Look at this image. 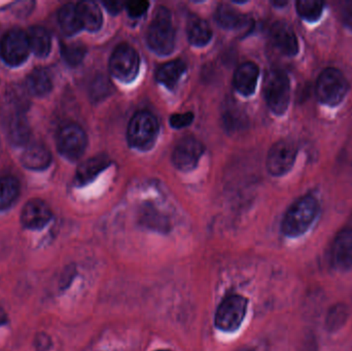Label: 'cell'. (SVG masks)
Listing matches in <instances>:
<instances>
[{"instance_id":"1","label":"cell","mask_w":352,"mask_h":351,"mask_svg":"<svg viewBox=\"0 0 352 351\" xmlns=\"http://www.w3.org/2000/svg\"><path fill=\"white\" fill-rule=\"evenodd\" d=\"M320 214V204L312 195H305L292 204L281 223V232L287 238L305 235Z\"/></svg>"},{"instance_id":"2","label":"cell","mask_w":352,"mask_h":351,"mask_svg":"<svg viewBox=\"0 0 352 351\" xmlns=\"http://www.w3.org/2000/svg\"><path fill=\"white\" fill-rule=\"evenodd\" d=\"M146 41L150 49L157 55L168 56L175 51V30L168 8L159 6L155 10Z\"/></svg>"},{"instance_id":"3","label":"cell","mask_w":352,"mask_h":351,"mask_svg":"<svg viewBox=\"0 0 352 351\" xmlns=\"http://www.w3.org/2000/svg\"><path fill=\"white\" fill-rule=\"evenodd\" d=\"M248 299L242 295L228 294L215 311V328L223 333H236L248 315Z\"/></svg>"},{"instance_id":"4","label":"cell","mask_w":352,"mask_h":351,"mask_svg":"<svg viewBox=\"0 0 352 351\" xmlns=\"http://www.w3.org/2000/svg\"><path fill=\"white\" fill-rule=\"evenodd\" d=\"M349 90L344 74L334 67H328L320 74L316 82L318 101L328 106H336L342 102Z\"/></svg>"},{"instance_id":"5","label":"cell","mask_w":352,"mask_h":351,"mask_svg":"<svg viewBox=\"0 0 352 351\" xmlns=\"http://www.w3.org/2000/svg\"><path fill=\"white\" fill-rule=\"evenodd\" d=\"M128 141L132 148L148 150L154 146L159 135V123L148 111L135 113L128 127Z\"/></svg>"},{"instance_id":"6","label":"cell","mask_w":352,"mask_h":351,"mask_svg":"<svg viewBox=\"0 0 352 351\" xmlns=\"http://www.w3.org/2000/svg\"><path fill=\"white\" fill-rule=\"evenodd\" d=\"M264 94L269 109L275 115H283L289 109L291 99V84L287 74L280 69L271 70L265 80Z\"/></svg>"},{"instance_id":"7","label":"cell","mask_w":352,"mask_h":351,"mask_svg":"<svg viewBox=\"0 0 352 351\" xmlns=\"http://www.w3.org/2000/svg\"><path fill=\"white\" fill-rule=\"evenodd\" d=\"M140 60L138 52L127 43L116 47L109 60V70L117 80L131 82L140 71Z\"/></svg>"},{"instance_id":"8","label":"cell","mask_w":352,"mask_h":351,"mask_svg":"<svg viewBox=\"0 0 352 351\" xmlns=\"http://www.w3.org/2000/svg\"><path fill=\"white\" fill-rule=\"evenodd\" d=\"M27 32L20 28H12L4 34L0 43V57L4 63L18 67L26 62L30 54Z\"/></svg>"},{"instance_id":"9","label":"cell","mask_w":352,"mask_h":351,"mask_svg":"<svg viewBox=\"0 0 352 351\" xmlns=\"http://www.w3.org/2000/svg\"><path fill=\"white\" fill-rule=\"evenodd\" d=\"M87 144L86 132L76 124H67L58 132V150L67 160L78 161L84 155Z\"/></svg>"},{"instance_id":"10","label":"cell","mask_w":352,"mask_h":351,"mask_svg":"<svg viewBox=\"0 0 352 351\" xmlns=\"http://www.w3.org/2000/svg\"><path fill=\"white\" fill-rule=\"evenodd\" d=\"M298 148L289 140L276 142L269 150L267 168L274 177H281L289 172L295 164Z\"/></svg>"},{"instance_id":"11","label":"cell","mask_w":352,"mask_h":351,"mask_svg":"<svg viewBox=\"0 0 352 351\" xmlns=\"http://www.w3.org/2000/svg\"><path fill=\"white\" fill-rule=\"evenodd\" d=\"M204 152V146L196 138L192 136L182 138L176 144L173 150V164L178 170L184 172L192 171V169L196 168Z\"/></svg>"},{"instance_id":"12","label":"cell","mask_w":352,"mask_h":351,"mask_svg":"<svg viewBox=\"0 0 352 351\" xmlns=\"http://www.w3.org/2000/svg\"><path fill=\"white\" fill-rule=\"evenodd\" d=\"M331 264L338 272L352 269V229H342L335 237L331 247Z\"/></svg>"},{"instance_id":"13","label":"cell","mask_w":352,"mask_h":351,"mask_svg":"<svg viewBox=\"0 0 352 351\" xmlns=\"http://www.w3.org/2000/svg\"><path fill=\"white\" fill-rule=\"evenodd\" d=\"M53 218L51 208L41 199L27 202L21 214V223L28 230H41Z\"/></svg>"},{"instance_id":"14","label":"cell","mask_w":352,"mask_h":351,"mask_svg":"<svg viewBox=\"0 0 352 351\" xmlns=\"http://www.w3.org/2000/svg\"><path fill=\"white\" fill-rule=\"evenodd\" d=\"M270 38L273 45L289 57L299 53V41L294 29L283 21L275 22L270 28Z\"/></svg>"},{"instance_id":"15","label":"cell","mask_w":352,"mask_h":351,"mask_svg":"<svg viewBox=\"0 0 352 351\" xmlns=\"http://www.w3.org/2000/svg\"><path fill=\"white\" fill-rule=\"evenodd\" d=\"M111 165L109 157L104 155L93 157L80 165L74 177L76 187H85L92 183L102 171Z\"/></svg>"},{"instance_id":"16","label":"cell","mask_w":352,"mask_h":351,"mask_svg":"<svg viewBox=\"0 0 352 351\" xmlns=\"http://www.w3.org/2000/svg\"><path fill=\"white\" fill-rule=\"evenodd\" d=\"M260 69L254 62H245L240 65L234 74V87L243 95L250 96L256 91Z\"/></svg>"},{"instance_id":"17","label":"cell","mask_w":352,"mask_h":351,"mask_svg":"<svg viewBox=\"0 0 352 351\" xmlns=\"http://www.w3.org/2000/svg\"><path fill=\"white\" fill-rule=\"evenodd\" d=\"M21 162L29 170L43 171L51 165L52 154L43 144H33L24 150Z\"/></svg>"},{"instance_id":"18","label":"cell","mask_w":352,"mask_h":351,"mask_svg":"<svg viewBox=\"0 0 352 351\" xmlns=\"http://www.w3.org/2000/svg\"><path fill=\"white\" fill-rule=\"evenodd\" d=\"M76 10L82 29H86L90 32H96L101 28L103 23L102 12L95 2H78L76 4Z\"/></svg>"},{"instance_id":"19","label":"cell","mask_w":352,"mask_h":351,"mask_svg":"<svg viewBox=\"0 0 352 351\" xmlns=\"http://www.w3.org/2000/svg\"><path fill=\"white\" fill-rule=\"evenodd\" d=\"M215 21L219 26L229 30L242 29L244 26H250V21L238 10L228 4H219L215 10Z\"/></svg>"},{"instance_id":"20","label":"cell","mask_w":352,"mask_h":351,"mask_svg":"<svg viewBox=\"0 0 352 351\" xmlns=\"http://www.w3.org/2000/svg\"><path fill=\"white\" fill-rule=\"evenodd\" d=\"M30 51L36 57L45 58L50 55L52 49V37L49 31L41 26H33L27 32Z\"/></svg>"},{"instance_id":"21","label":"cell","mask_w":352,"mask_h":351,"mask_svg":"<svg viewBox=\"0 0 352 351\" xmlns=\"http://www.w3.org/2000/svg\"><path fill=\"white\" fill-rule=\"evenodd\" d=\"M188 41L194 47H205L212 37V30L206 21L196 16H190L186 26Z\"/></svg>"},{"instance_id":"22","label":"cell","mask_w":352,"mask_h":351,"mask_svg":"<svg viewBox=\"0 0 352 351\" xmlns=\"http://www.w3.org/2000/svg\"><path fill=\"white\" fill-rule=\"evenodd\" d=\"M26 87L33 96L45 97L53 89V80L47 69L37 67L27 76Z\"/></svg>"},{"instance_id":"23","label":"cell","mask_w":352,"mask_h":351,"mask_svg":"<svg viewBox=\"0 0 352 351\" xmlns=\"http://www.w3.org/2000/svg\"><path fill=\"white\" fill-rule=\"evenodd\" d=\"M186 71V65L182 60H173L159 68L156 78L161 84L169 90H175Z\"/></svg>"},{"instance_id":"24","label":"cell","mask_w":352,"mask_h":351,"mask_svg":"<svg viewBox=\"0 0 352 351\" xmlns=\"http://www.w3.org/2000/svg\"><path fill=\"white\" fill-rule=\"evenodd\" d=\"M58 22L64 34L74 36L82 29V23L78 18L76 4L67 3L60 8L58 12Z\"/></svg>"},{"instance_id":"25","label":"cell","mask_w":352,"mask_h":351,"mask_svg":"<svg viewBox=\"0 0 352 351\" xmlns=\"http://www.w3.org/2000/svg\"><path fill=\"white\" fill-rule=\"evenodd\" d=\"M8 139L14 146H23L30 138V126L26 117L22 115H16L8 124Z\"/></svg>"},{"instance_id":"26","label":"cell","mask_w":352,"mask_h":351,"mask_svg":"<svg viewBox=\"0 0 352 351\" xmlns=\"http://www.w3.org/2000/svg\"><path fill=\"white\" fill-rule=\"evenodd\" d=\"M140 222L144 228L162 234H167L171 230L168 218L157 212L152 206L144 207L140 214Z\"/></svg>"},{"instance_id":"27","label":"cell","mask_w":352,"mask_h":351,"mask_svg":"<svg viewBox=\"0 0 352 351\" xmlns=\"http://www.w3.org/2000/svg\"><path fill=\"white\" fill-rule=\"evenodd\" d=\"M20 195V183L14 177H0V212L14 205Z\"/></svg>"},{"instance_id":"28","label":"cell","mask_w":352,"mask_h":351,"mask_svg":"<svg viewBox=\"0 0 352 351\" xmlns=\"http://www.w3.org/2000/svg\"><path fill=\"white\" fill-rule=\"evenodd\" d=\"M299 16L307 22L314 23L320 20L324 12V3L318 0H299L296 3Z\"/></svg>"},{"instance_id":"29","label":"cell","mask_w":352,"mask_h":351,"mask_svg":"<svg viewBox=\"0 0 352 351\" xmlns=\"http://www.w3.org/2000/svg\"><path fill=\"white\" fill-rule=\"evenodd\" d=\"M87 54V47L82 43H62L61 55L64 61L72 67L80 65Z\"/></svg>"},{"instance_id":"30","label":"cell","mask_w":352,"mask_h":351,"mask_svg":"<svg viewBox=\"0 0 352 351\" xmlns=\"http://www.w3.org/2000/svg\"><path fill=\"white\" fill-rule=\"evenodd\" d=\"M349 311L344 304H336L331 307L326 319L327 329L330 332L339 331L349 319Z\"/></svg>"},{"instance_id":"31","label":"cell","mask_w":352,"mask_h":351,"mask_svg":"<svg viewBox=\"0 0 352 351\" xmlns=\"http://www.w3.org/2000/svg\"><path fill=\"white\" fill-rule=\"evenodd\" d=\"M109 93V82L105 78H99L93 82L91 87V96L94 99H100Z\"/></svg>"},{"instance_id":"32","label":"cell","mask_w":352,"mask_h":351,"mask_svg":"<svg viewBox=\"0 0 352 351\" xmlns=\"http://www.w3.org/2000/svg\"><path fill=\"white\" fill-rule=\"evenodd\" d=\"M148 6L150 2L148 1H129L126 3V10L131 18H140L148 12Z\"/></svg>"},{"instance_id":"33","label":"cell","mask_w":352,"mask_h":351,"mask_svg":"<svg viewBox=\"0 0 352 351\" xmlns=\"http://www.w3.org/2000/svg\"><path fill=\"white\" fill-rule=\"evenodd\" d=\"M194 121V113H177V115H171L169 122H170L171 127L175 129H182V128L188 127Z\"/></svg>"},{"instance_id":"34","label":"cell","mask_w":352,"mask_h":351,"mask_svg":"<svg viewBox=\"0 0 352 351\" xmlns=\"http://www.w3.org/2000/svg\"><path fill=\"white\" fill-rule=\"evenodd\" d=\"M105 8H107L109 12L113 14H119L123 8V2L120 1H107L104 2Z\"/></svg>"},{"instance_id":"35","label":"cell","mask_w":352,"mask_h":351,"mask_svg":"<svg viewBox=\"0 0 352 351\" xmlns=\"http://www.w3.org/2000/svg\"><path fill=\"white\" fill-rule=\"evenodd\" d=\"M35 344L37 346V350H47L49 348L50 344H51V340L47 337L45 334H41V335L38 336V340L35 341Z\"/></svg>"},{"instance_id":"36","label":"cell","mask_w":352,"mask_h":351,"mask_svg":"<svg viewBox=\"0 0 352 351\" xmlns=\"http://www.w3.org/2000/svg\"><path fill=\"white\" fill-rule=\"evenodd\" d=\"M8 323V315H6V310L2 308L1 305H0V327L2 326L6 325Z\"/></svg>"},{"instance_id":"37","label":"cell","mask_w":352,"mask_h":351,"mask_svg":"<svg viewBox=\"0 0 352 351\" xmlns=\"http://www.w3.org/2000/svg\"><path fill=\"white\" fill-rule=\"evenodd\" d=\"M345 19H346L347 24L351 25L352 27V8L351 10H349V12H347L346 16H345Z\"/></svg>"},{"instance_id":"38","label":"cell","mask_w":352,"mask_h":351,"mask_svg":"<svg viewBox=\"0 0 352 351\" xmlns=\"http://www.w3.org/2000/svg\"><path fill=\"white\" fill-rule=\"evenodd\" d=\"M155 351H173V350H155Z\"/></svg>"},{"instance_id":"39","label":"cell","mask_w":352,"mask_h":351,"mask_svg":"<svg viewBox=\"0 0 352 351\" xmlns=\"http://www.w3.org/2000/svg\"><path fill=\"white\" fill-rule=\"evenodd\" d=\"M241 351H250V350H241Z\"/></svg>"}]
</instances>
